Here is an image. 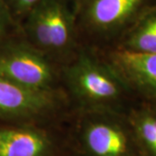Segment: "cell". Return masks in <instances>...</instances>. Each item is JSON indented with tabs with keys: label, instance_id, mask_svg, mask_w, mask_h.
I'll list each match as a JSON object with an SVG mask.
<instances>
[{
	"label": "cell",
	"instance_id": "1",
	"mask_svg": "<svg viewBox=\"0 0 156 156\" xmlns=\"http://www.w3.org/2000/svg\"><path fill=\"white\" fill-rule=\"evenodd\" d=\"M0 77L27 89L48 91L53 72L44 56L20 47L0 55Z\"/></svg>",
	"mask_w": 156,
	"mask_h": 156
},
{
	"label": "cell",
	"instance_id": "2",
	"mask_svg": "<svg viewBox=\"0 0 156 156\" xmlns=\"http://www.w3.org/2000/svg\"><path fill=\"white\" fill-rule=\"evenodd\" d=\"M69 83L76 95L90 103L100 104L115 99L120 89L115 78L100 62L82 56L68 73Z\"/></svg>",
	"mask_w": 156,
	"mask_h": 156
},
{
	"label": "cell",
	"instance_id": "3",
	"mask_svg": "<svg viewBox=\"0 0 156 156\" xmlns=\"http://www.w3.org/2000/svg\"><path fill=\"white\" fill-rule=\"evenodd\" d=\"M30 18V32L37 44L50 50L65 47L71 37V22L64 5L58 0H41Z\"/></svg>",
	"mask_w": 156,
	"mask_h": 156
},
{
	"label": "cell",
	"instance_id": "4",
	"mask_svg": "<svg viewBox=\"0 0 156 156\" xmlns=\"http://www.w3.org/2000/svg\"><path fill=\"white\" fill-rule=\"evenodd\" d=\"M52 104L53 98L49 91L27 89L0 77V115H37Z\"/></svg>",
	"mask_w": 156,
	"mask_h": 156
},
{
	"label": "cell",
	"instance_id": "5",
	"mask_svg": "<svg viewBox=\"0 0 156 156\" xmlns=\"http://www.w3.org/2000/svg\"><path fill=\"white\" fill-rule=\"evenodd\" d=\"M83 141L91 156H125L128 150L126 134L121 128L108 122L89 124L84 131Z\"/></svg>",
	"mask_w": 156,
	"mask_h": 156
},
{
	"label": "cell",
	"instance_id": "6",
	"mask_svg": "<svg viewBox=\"0 0 156 156\" xmlns=\"http://www.w3.org/2000/svg\"><path fill=\"white\" fill-rule=\"evenodd\" d=\"M50 140L31 128H1L0 156H46Z\"/></svg>",
	"mask_w": 156,
	"mask_h": 156
},
{
	"label": "cell",
	"instance_id": "7",
	"mask_svg": "<svg viewBox=\"0 0 156 156\" xmlns=\"http://www.w3.org/2000/svg\"><path fill=\"white\" fill-rule=\"evenodd\" d=\"M115 62L126 76L140 87L156 92V53L124 50L115 54Z\"/></svg>",
	"mask_w": 156,
	"mask_h": 156
},
{
	"label": "cell",
	"instance_id": "8",
	"mask_svg": "<svg viewBox=\"0 0 156 156\" xmlns=\"http://www.w3.org/2000/svg\"><path fill=\"white\" fill-rule=\"evenodd\" d=\"M141 0H92L89 8L90 22L99 29H108L126 20Z\"/></svg>",
	"mask_w": 156,
	"mask_h": 156
},
{
	"label": "cell",
	"instance_id": "9",
	"mask_svg": "<svg viewBox=\"0 0 156 156\" xmlns=\"http://www.w3.org/2000/svg\"><path fill=\"white\" fill-rule=\"evenodd\" d=\"M129 50L156 53V16L147 19L129 40Z\"/></svg>",
	"mask_w": 156,
	"mask_h": 156
},
{
	"label": "cell",
	"instance_id": "10",
	"mask_svg": "<svg viewBox=\"0 0 156 156\" xmlns=\"http://www.w3.org/2000/svg\"><path fill=\"white\" fill-rule=\"evenodd\" d=\"M138 130L141 139L153 153L156 154V118L146 116L140 121Z\"/></svg>",
	"mask_w": 156,
	"mask_h": 156
},
{
	"label": "cell",
	"instance_id": "11",
	"mask_svg": "<svg viewBox=\"0 0 156 156\" xmlns=\"http://www.w3.org/2000/svg\"><path fill=\"white\" fill-rule=\"evenodd\" d=\"M17 7L20 11L31 10L41 0H14Z\"/></svg>",
	"mask_w": 156,
	"mask_h": 156
},
{
	"label": "cell",
	"instance_id": "12",
	"mask_svg": "<svg viewBox=\"0 0 156 156\" xmlns=\"http://www.w3.org/2000/svg\"><path fill=\"white\" fill-rule=\"evenodd\" d=\"M2 21V6H1V3H0V23Z\"/></svg>",
	"mask_w": 156,
	"mask_h": 156
}]
</instances>
